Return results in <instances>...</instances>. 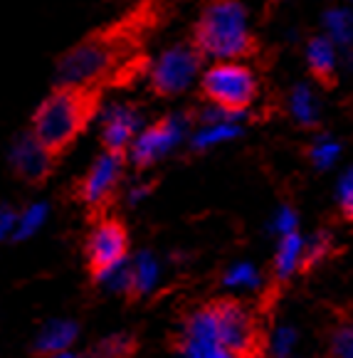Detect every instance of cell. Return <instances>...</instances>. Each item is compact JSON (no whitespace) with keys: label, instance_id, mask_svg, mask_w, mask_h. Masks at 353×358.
Here are the masks:
<instances>
[{"label":"cell","instance_id":"obj_22","mask_svg":"<svg viewBox=\"0 0 353 358\" xmlns=\"http://www.w3.org/2000/svg\"><path fill=\"white\" fill-rule=\"evenodd\" d=\"M331 248H333V240H331V235H326V232H317L314 237L304 240V267L319 264L329 252H331Z\"/></svg>","mask_w":353,"mask_h":358},{"label":"cell","instance_id":"obj_20","mask_svg":"<svg viewBox=\"0 0 353 358\" xmlns=\"http://www.w3.org/2000/svg\"><path fill=\"white\" fill-rule=\"evenodd\" d=\"M291 114L296 116V122L309 127V124L317 122V101L311 96V92L306 87H299V90L291 94Z\"/></svg>","mask_w":353,"mask_h":358},{"label":"cell","instance_id":"obj_1","mask_svg":"<svg viewBox=\"0 0 353 358\" xmlns=\"http://www.w3.org/2000/svg\"><path fill=\"white\" fill-rule=\"evenodd\" d=\"M148 20L146 6L129 13L124 20L106 25L87 35L82 43L69 48L57 62V85L69 90H94L119 69L129 57L138 27Z\"/></svg>","mask_w":353,"mask_h":358},{"label":"cell","instance_id":"obj_19","mask_svg":"<svg viewBox=\"0 0 353 358\" xmlns=\"http://www.w3.org/2000/svg\"><path fill=\"white\" fill-rule=\"evenodd\" d=\"M259 282L262 280H259L257 267L250 262L232 264V267L222 274V287H227V289H257Z\"/></svg>","mask_w":353,"mask_h":358},{"label":"cell","instance_id":"obj_17","mask_svg":"<svg viewBox=\"0 0 353 358\" xmlns=\"http://www.w3.org/2000/svg\"><path fill=\"white\" fill-rule=\"evenodd\" d=\"M306 57H309V67L317 74V79L331 85L333 72H336V55H333L331 43L324 37H314L309 43V50H306Z\"/></svg>","mask_w":353,"mask_h":358},{"label":"cell","instance_id":"obj_2","mask_svg":"<svg viewBox=\"0 0 353 358\" xmlns=\"http://www.w3.org/2000/svg\"><path fill=\"white\" fill-rule=\"evenodd\" d=\"M193 48L203 57L238 59L254 50V37L247 25V10L240 0H206L195 22Z\"/></svg>","mask_w":353,"mask_h":358},{"label":"cell","instance_id":"obj_18","mask_svg":"<svg viewBox=\"0 0 353 358\" xmlns=\"http://www.w3.org/2000/svg\"><path fill=\"white\" fill-rule=\"evenodd\" d=\"M178 358H240L222 348L217 341L208 336H195V334H183L178 346Z\"/></svg>","mask_w":353,"mask_h":358},{"label":"cell","instance_id":"obj_7","mask_svg":"<svg viewBox=\"0 0 353 358\" xmlns=\"http://www.w3.org/2000/svg\"><path fill=\"white\" fill-rule=\"evenodd\" d=\"M185 134H188V119L185 116H164L159 122H153L151 127H141V131L136 134V138L129 146V156L136 166L148 169V166L159 164L166 156H171L185 141Z\"/></svg>","mask_w":353,"mask_h":358},{"label":"cell","instance_id":"obj_13","mask_svg":"<svg viewBox=\"0 0 353 358\" xmlns=\"http://www.w3.org/2000/svg\"><path fill=\"white\" fill-rule=\"evenodd\" d=\"M129 294L148 296L161 285V259L153 252H136L127 259Z\"/></svg>","mask_w":353,"mask_h":358},{"label":"cell","instance_id":"obj_8","mask_svg":"<svg viewBox=\"0 0 353 358\" xmlns=\"http://www.w3.org/2000/svg\"><path fill=\"white\" fill-rule=\"evenodd\" d=\"M87 257H89L92 272L99 274L116 264L129 259V235L122 222L99 220L94 230L87 237Z\"/></svg>","mask_w":353,"mask_h":358},{"label":"cell","instance_id":"obj_5","mask_svg":"<svg viewBox=\"0 0 353 358\" xmlns=\"http://www.w3.org/2000/svg\"><path fill=\"white\" fill-rule=\"evenodd\" d=\"M203 94L217 109L243 114L257 96V79L252 69L235 59H220L201 77Z\"/></svg>","mask_w":353,"mask_h":358},{"label":"cell","instance_id":"obj_9","mask_svg":"<svg viewBox=\"0 0 353 358\" xmlns=\"http://www.w3.org/2000/svg\"><path fill=\"white\" fill-rule=\"evenodd\" d=\"M124 180L122 153L104 151L94 158L80 183V195L87 206H104Z\"/></svg>","mask_w":353,"mask_h":358},{"label":"cell","instance_id":"obj_12","mask_svg":"<svg viewBox=\"0 0 353 358\" xmlns=\"http://www.w3.org/2000/svg\"><path fill=\"white\" fill-rule=\"evenodd\" d=\"M240 114H232V111L217 109L212 106L210 111H206L201 119V127L195 129V134L190 136V146L195 151H206V148H215L222 143H230L240 136Z\"/></svg>","mask_w":353,"mask_h":358},{"label":"cell","instance_id":"obj_3","mask_svg":"<svg viewBox=\"0 0 353 358\" xmlns=\"http://www.w3.org/2000/svg\"><path fill=\"white\" fill-rule=\"evenodd\" d=\"M183 334H195V336H208L217 341L222 348L240 358H250L257 351V324L252 314L245 309L240 301L222 299L212 301L208 306L195 309L185 319Z\"/></svg>","mask_w":353,"mask_h":358},{"label":"cell","instance_id":"obj_6","mask_svg":"<svg viewBox=\"0 0 353 358\" xmlns=\"http://www.w3.org/2000/svg\"><path fill=\"white\" fill-rule=\"evenodd\" d=\"M203 55L193 45H175L151 64V90L161 96H178L201 74Z\"/></svg>","mask_w":353,"mask_h":358},{"label":"cell","instance_id":"obj_15","mask_svg":"<svg viewBox=\"0 0 353 358\" xmlns=\"http://www.w3.org/2000/svg\"><path fill=\"white\" fill-rule=\"evenodd\" d=\"M299 269H304V240H301L299 232L282 235L280 248H277V255H274V274H277V280L287 282Z\"/></svg>","mask_w":353,"mask_h":358},{"label":"cell","instance_id":"obj_29","mask_svg":"<svg viewBox=\"0 0 353 358\" xmlns=\"http://www.w3.org/2000/svg\"><path fill=\"white\" fill-rule=\"evenodd\" d=\"M148 195V183H134L131 188L127 190V201L131 203V206H138L141 201H146Z\"/></svg>","mask_w":353,"mask_h":358},{"label":"cell","instance_id":"obj_10","mask_svg":"<svg viewBox=\"0 0 353 358\" xmlns=\"http://www.w3.org/2000/svg\"><path fill=\"white\" fill-rule=\"evenodd\" d=\"M141 114L131 104H111L99 116V136L104 151L124 153L129 151L136 134L141 131Z\"/></svg>","mask_w":353,"mask_h":358},{"label":"cell","instance_id":"obj_11","mask_svg":"<svg viewBox=\"0 0 353 358\" xmlns=\"http://www.w3.org/2000/svg\"><path fill=\"white\" fill-rule=\"evenodd\" d=\"M10 166L20 178L40 180L52 169V151L35 134L17 136L10 146Z\"/></svg>","mask_w":353,"mask_h":358},{"label":"cell","instance_id":"obj_24","mask_svg":"<svg viewBox=\"0 0 353 358\" xmlns=\"http://www.w3.org/2000/svg\"><path fill=\"white\" fill-rule=\"evenodd\" d=\"M131 346L134 343L127 334H111V336L101 338V343L96 346V356L99 358H129Z\"/></svg>","mask_w":353,"mask_h":358},{"label":"cell","instance_id":"obj_30","mask_svg":"<svg viewBox=\"0 0 353 358\" xmlns=\"http://www.w3.org/2000/svg\"><path fill=\"white\" fill-rule=\"evenodd\" d=\"M43 358H85L82 353H77L74 348H67V351H59V353H50V356H43Z\"/></svg>","mask_w":353,"mask_h":358},{"label":"cell","instance_id":"obj_4","mask_svg":"<svg viewBox=\"0 0 353 358\" xmlns=\"http://www.w3.org/2000/svg\"><path fill=\"white\" fill-rule=\"evenodd\" d=\"M92 106L94 101H92L89 90L57 87L37 106L35 119H32V134L50 151H59L82 134L92 116Z\"/></svg>","mask_w":353,"mask_h":358},{"label":"cell","instance_id":"obj_25","mask_svg":"<svg viewBox=\"0 0 353 358\" xmlns=\"http://www.w3.org/2000/svg\"><path fill=\"white\" fill-rule=\"evenodd\" d=\"M296 346V331L291 327H280L272 336V353L274 358H289Z\"/></svg>","mask_w":353,"mask_h":358},{"label":"cell","instance_id":"obj_16","mask_svg":"<svg viewBox=\"0 0 353 358\" xmlns=\"http://www.w3.org/2000/svg\"><path fill=\"white\" fill-rule=\"evenodd\" d=\"M50 220V203L32 201L22 210H17L15 217V240H30L43 230Z\"/></svg>","mask_w":353,"mask_h":358},{"label":"cell","instance_id":"obj_27","mask_svg":"<svg viewBox=\"0 0 353 358\" xmlns=\"http://www.w3.org/2000/svg\"><path fill=\"white\" fill-rule=\"evenodd\" d=\"M272 230L277 232V235H289V232H296V213L291 210L289 206L280 208L277 210V215H274L272 220Z\"/></svg>","mask_w":353,"mask_h":358},{"label":"cell","instance_id":"obj_21","mask_svg":"<svg viewBox=\"0 0 353 358\" xmlns=\"http://www.w3.org/2000/svg\"><path fill=\"white\" fill-rule=\"evenodd\" d=\"M338 153H341V146L329 136H319L309 148V158L314 161L317 169H329V166H333V161L338 158Z\"/></svg>","mask_w":353,"mask_h":358},{"label":"cell","instance_id":"obj_28","mask_svg":"<svg viewBox=\"0 0 353 358\" xmlns=\"http://www.w3.org/2000/svg\"><path fill=\"white\" fill-rule=\"evenodd\" d=\"M15 217L17 210H13L6 203H0V243L15 240Z\"/></svg>","mask_w":353,"mask_h":358},{"label":"cell","instance_id":"obj_26","mask_svg":"<svg viewBox=\"0 0 353 358\" xmlns=\"http://www.w3.org/2000/svg\"><path fill=\"white\" fill-rule=\"evenodd\" d=\"M338 203H341V210L348 220H353V169L346 171L338 183Z\"/></svg>","mask_w":353,"mask_h":358},{"label":"cell","instance_id":"obj_23","mask_svg":"<svg viewBox=\"0 0 353 358\" xmlns=\"http://www.w3.org/2000/svg\"><path fill=\"white\" fill-rule=\"evenodd\" d=\"M331 358H353V324H341L333 329L331 343H329Z\"/></svg>","mask_w":353,"mask_h":358},{"label":"cell","instance_id":"obj_14","mask_svg":"<svg viewBox=\"0 0 353 358\" xmlns=\"http://www.w3.org/2000/svg\"><path fill=\"white\" fill-rule=\"evenodd\" d=\"M77 336H80V329L72 319H50L35 334V351L40 356L67 351V348H74Z\"/></svg>","mask_w":353,"mask_h":358}]
</instances>
